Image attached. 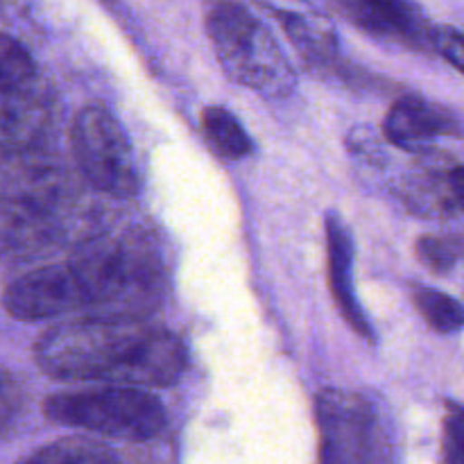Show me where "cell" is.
Returning <instances> with one entry per match:
<instances>
[{
  "label": "cell",
  "mask_w": 464,
  "mask_h": 464,
  "mask_svg": "<svg viewBox=\"0 0 464 464\" xmlns=\"http://www.w3.org/2000/svg\"><path fill=\"white\" fill-rule=\"evenodd\" d=\"M34 361L54 381L168 388L186 370V347L161 326L130 317H86L39 335Z\"/></svg>",
  "instance_id": "cell-1"
},
{
  "label": "cell",
  "mask_w": 464,
  "mask_h": 464,
  "mask_svg": "<svg viewBox=\"0 0 464 464\" xmlns=\"http://www.w3.org/2000/svg\"><path fill=\"white\" fill-rule=\"evenodd\" d=\"M204 25L222 71L236 84L266 100H284L297 89V72L272 32L236 0H207Z\"/></svg>",
  "instance_id": "cell-2"
},
{
  "label": "cell",
  "mask_w": 464,
  "mask_h": 464,
  "mask_svg": "<svg viewBox=\"0 0 464 464\" xmlns=\"http://www.w3.org/2000/svg\"><path fill=\"white\" fill-rule=\"evenodd\" d=\"M44 412L59 426L130 442H145L166 429V408L152 392L121 385L53 394Z\"/></svg>",
  "instance_id": "cell-3"
},
{
  "label": "cell",
  "mask_w": 464,
  "mask_h": 464,
  "mask_svg": "<svg viewBox=\"0 0 464 464\" xmlns=\"http://www.w3.org/2000/svg\"><path fill=\"white\" fill-rule=\"evenodd\" d=\"M77 168L95 190L111 198H134L139 190L134 150L121 121L100 104L82 109L72 125Z\"/></svg>",
  "instance_id": "cell-4"
},
{
  "label": "cell",
  "mask_w": 464,
  "mask_h": 464,
  "mask_svg": "<svg viewBox=\"0 0 464 464\" xmlns=\"http://www.w3.org/2000/svg\"><path fill=\"white\" fill-rule=\"evenodd\" d=\"M75 179L66 163L44 145L0 152V202L57 207L71 204Z\"/></svg>",
  "instance_id": "cell-5"
},
{
  "label": "cell",
  "mask_w": 464,
  "mask_h": 464,
  "mask_svg": "<svg viewBox=\"0 0 464 464\" xmlns=\"http://www.w3.org/2000/svg\"><path fill=\"white\" fill-rule=\"evenodd\" d=\"M72 229V202L57 207L0 202V258L34 261L66 245Z\"/></svg>",
  "instance_id": "cell-6"
},
{
  "label": "cell",
  "mask_w": 464,
  "mask_h": 464,
  "mask_svg": "<svg viewBox=\"0 0 464 464\" xmlns=\"http://www.w3.org/2000/svg\"><path fill=\"white\" fill-rule=\"evenodd\" d=\"M322 464H365L370 453V403L344 390H324L315 403Z\"/></svg>",
  "instance_id": "cell-7"
},
{
  "label": "cell",
  "mask_w": 464,
  "mask_h": 464,
  "mask_svg": "<svg viewBox=\"0 0 464 464\" xmlns=\"http://www.w3.org/2000/svg\"><path fill=\"white\" fill-rule=\"evenodd\" d=\"M340 9L362 30L399 39L412 48H433L435 27L412 0H338Z\"/></svg>",
  "instance_id": "cell-8"
},
{
  "label": "cell",
  "mask_w": 464,
  "mask_h": 464,
  "mask_svg": "<svg viewBox=\"0 0 464 464\" xmlns=\"http://www.w3.org/2000/svg\"><path fill=\"white\" fill-rule=\"evenodd\" d=\"M53 122V95L41 80L0 95V152L41 145Z\"/></svg>",
  "instance_id": "cell-9"
},
{
  "label": "cell",
  "mask_w": 464,
  "mask_h": 464,
  "mask_svg": "<svg viewBox=\"0 0 464 464\" xmlns=\"http://www.w3.org/2000/svg\"><path fill=\"white\" fill-rule=\"evenodd\" d=\"M383 134L390 143L417 148L440 136H458L460 121L442 104H435L420 95H406L397 100L385 116Z\"/></svg>",
  "instance_id": "cell-10"
},
{
  "label": "cell",
  "mask_w": 464,
  "mask_h": 464,
  "mask_svg": "<svg viewBox=\"0 0 464 464\" xmlns=\"http://www.w3.org/2000/svg\"><path fill=\"white\" fill-rule=\"evenodd\" d=\"M326 249H329V284L331 293H334L335 304H338L340 313L344 320L353 326L356 334L362 338L374 340V334L370 329L365 313L358 306L356 293H353V279H352V261H353V247L349 231L340 218L329 216L326 218Z\"/></svg>",
  "instance_id": "cell-11"
},
{
  "label": "cell",
  "mask_w": 464,
  "mask_h": 464,
  "mask_svg": "<svg viewBox=\"0 0 464 464\" xmlns=\"http://www.w3.org/2000/svg\"><path fill=\"white\" fill-rule=\"evenodd\" d=\"M290 44L302 53L304 59L313 63H329L338 53V39L331 23L317 9L297 14L281 21Z\"/></svg>",
  "instance_id": "cell-12"
},
{
  "label": "cell",
  "mask_w": 464,
  "mask_h": 464,
  "mask_svg": "<svg viewBox=\"0 0 464 464\" xmlns=\"http://www.w3.org/2000/svg\"><path fill=\"white\" fill-rule=\"evenodd\" d=\"M16 464H118V458L98 440L63 438L36 449Z\"/></svg>",
  "instance_id": "cell-13"
},
{
  "label": "cell",
  "mask_w": 464,
  "mask_h": 464,
  "mask_svg": "<svg viewBox=\"0 0 464 464\" xmlns=\"http://www.w3.org/2000/svg\"><path fill=\"white\" fill-rule=\"evenodd\" d=\"M202 131L211 148L225 159H243L252 152V139L238 118L225 107H208L202 113Z\"/></svg>",
  "instance_id": "cell-14"
},
{
  "label": "cell",
  "mask_w": 464,
  "mask_h": 464,
  "mask_svg": "<svg viewBox=\"0 0 464 464\" xmlns=\"http://www.w3.org/2000/svg\"><path fill=\"white\" fill-rule=\"evenodd\" d=\"M39 80L36 63L25 45L0 32V95Z\"/></svg>",
  "instance_id": "cell-15"
},
{
  "label": "cell",
  "mask_w": 464,
  "mask_h": 464,
  "mask_svg": "<svg viewBox=\"0 0 464 464\" xmlns=\"http://www.w3.org/2000/svg\"><path fill=\"white\" fill-rule=\"evenodd\" d=\"M415 306L438 334H458L464 329V306L438 290H417Z\"/></svg>",
  "instance_id": "cell-16"
},
{
  "label": "cell",
  "mask_w": 464,
  "mask_h": 464,
  "mask_svg": "<svg viewBox=\"0 0 464 464\" xmlns=\"http://www.w3.org/2000/svg\"><path fill=\"white\" fill-rule=\"evenodd\" d=\"M25 403V390H23L18 376L0 367V435L12 429L18 420Z\"/></svg>",
  "instance_id": "cell-17"
},
{
  "label": "cell",
  "mask_w": 464,
  "mask_h": 464,
  "mask_svg": "<svg viewBox=\"0 0 464 464\" xmlns=\"http://www.w3.org/2000/svg\"><path fill=\"white\" fill-rule=\"evenodd\" d=\"M417 254H420V261L433 272H447L458 263L462 247L453 240L429 236V238H421L417 243Z\"/></svg>",
  "instance_id": "cell-18"
},
{
  "label": "cell",
  "mask_w": 464,
  "mask_h": 464,
  "mask_svg": "<svg viewBox=\"0 0 464 464\" xmlns=\"http://www.w3.org/2000/svg\"><path fill=\"white\" fill-rule=\"evenodd\" d=\"M442 464H464V408L449 406L444 417Z\"/></svg>",
  "instance_id": "cell-19"
},
{
  "label": "cell",
  "mask_w": 464,
  "mask_h": 464,
  "mask_svg": "<svg viewBox=\"0 0 464 464\" xmlns=\"http://www.w3.org/2000/svg\"><path fill=\"white\" fill-rule=\"evenodd\" d=\"M433 48L464 75V34L456 27H435Z\"/></svg>",
  "instance_id": "cell-20"
},
{
  "label": "cell",
  "mask_w": 464,
  "mask_h": 464,
  "mask_svg": "<svg viewBox=\"0 0 464 464\" xmlns=\"http://www.w3.org/2000/svg\"><path fill=\"white\" fill-rule=\"evenodd\" d=\"M258 5H263L266 9H270L279 21L290 16H297V14H306L313 12V5L308 0H256Z\"/></svg>",
  "instance_id": "cell-21"
},
{
  "label": "cell",
  "mask_w": 464,
  "mask_h": 464,
  "mask_svg": "<svg viewBox=\"0 0 464 464\" xmlns=\"http://www.w3.org/2000/svg\"><path fill=\"white\" fill-rule=\"evenodd\" d=\"M449 179V190H451L453 204L458 208V216L464 213V166L453 168V170L447 172Z\"/></svg>",
  "instance_id": "cell-22"
}]
</instances>
